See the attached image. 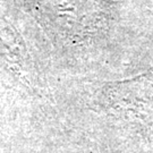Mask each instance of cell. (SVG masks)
I'll list each match as a JSON object with an SVG mask.
<instances>
[{
  "instance_id": "cell-1",
  "label": "cell",
  "mask_w": 153,
  "mask_h": 153,
  "mask_svg": "<svg viewBox=\"0 0 153 153\" xmlns=\"http://www.w3.org/2000/svg\"><path fill=\"white\" fill-rule=\"evenodd\" d=\"M38 24L55 48L84 56L103 48L116 19L110 0H14Z\"/></svg>"
},
{
  "instance_id": "cell-2",
  "label": "cell",
  "mask_w": 153,
  "mask_h": 153,
  "mask_svg": "<svg viewBox=\"0 0 153 153\" xmlns=\"http://www.w3.org/2000/svg\"><path fill=\"white\" fill-rule=\"evenodd\" d=\"M93 103L108 115L153 131V67L135 77L99 83Z\"/></svg>"
},
{
  "instance_id": "cell-3",
  "label": "cell",
  "mask_w": 153,
  "mask_h": 153,
  "mask_svg": "<svg viewBox=\"0 0 153 153\" xmlns=\"http://www.w3.org/2000/svg\"><path fill=\"white\" fill-rule=\"evenodd\" d=\"M0 66L24 90L41 94L44 88L42 74L22 34L0 13Z\"/></svg>"
}]
</instances>
